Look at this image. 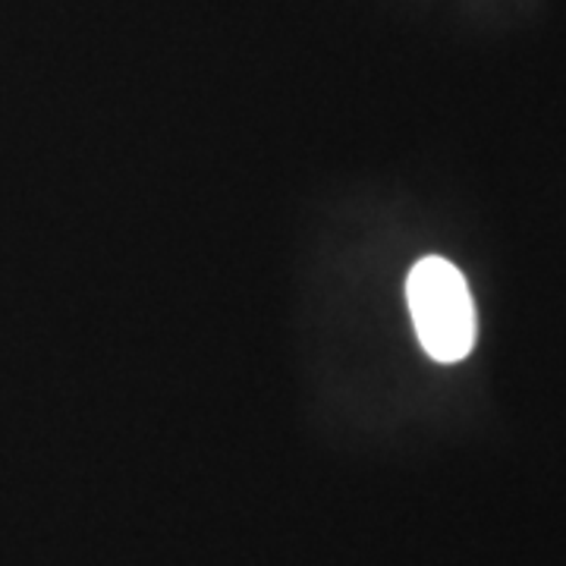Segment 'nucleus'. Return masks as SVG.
<instances>
[{"mask_svg":"<svg viewBox=\"0 0 566 566\" xmlns=\"http://www.w3.org/2000/svg\"><path fill=\"white\" fill-rule=\"evenodd\" d=\"M406 303L422 349L434 363L453 365L475 346V305L457 264L428 255L406 277Z\"/></svg>","mask_w":566,"mask_h":566,"instance_id":"f257e3e1","label":"nucleus"}]
</instances>
